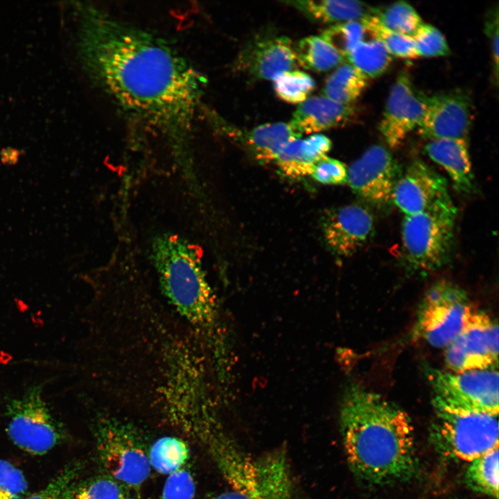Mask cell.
<instances>
[{
    "label": "cell",
    "mask_w": 499,
    "mask_h": 499,
    "mask_svg": "<svg viewBox=\"0 0 499 499\" xmlns=\"http://www.w3.org/2000/svg\"><path fill=\"white\" fill-rule=\"evenodd\" d=\"M412 38L419 57L446 56L450 53L444 36L430 24H423Z\"/></svg>",
    "instance_id": "32"
},
{
    "label": "cell",
    "mask_w": 499,
    "mask_h": 499,
    "mask_svg": "<svg viewBox=\"0 0 499 499\" xmlns=\"http://www.w3.org/2000/svg\"><path fill=\"white\" fill-rule=\"evenodd\" d=\"M427 97L416 89L410 76L401 73L387 98L379 130L390 148H396L421 125L426 110Z\"/></svg>",
    "instance_id": "12"
},
{
    "label": "cell",
    "mask_w": 499,
    "mask_h": 499,
    "mask_svg": "<svg viewBox=\"0 0 499 499\" xmlns=\"http://www.w3.org/2000/svg\"><path fill=\"white\" fill-rule=\"evenodd\" d=\"M386 28L413 37L424 24L414 8L405 1H396L377 8L375 15Z\"/></svg>",
    "instance_id": "27"
},
{
    "label": "cell",
    "mask_w": 499,
    "mask_h": 499,
    "mask_svg": "<svg viewBox=\"0 0 499 499\" xmlns=\"http://www.w3.org/2000/svg\"><path fill=\"white\" fill-rule=\"evenodd\" d=\"M457 208L449 194L420 213L405 216L401 247L405 262L412 272L428 273L449 261L453 250Z\"/></svg>",
    "instance_id": "4"
},
{
    "label": "cell",
    "mask_w": 499,
    "mask_h": 499,
    "mask_svg": "<svg viewBox=\"0 0 499 499\" xmlns=\"http://www.w3.org/2000/svg\"><path fill=\"white\" fill-rule=\"evenodd\" d=\"M312 21L323 24H340L362 21L374 16L376 8L353 0L287 1Z\"/></svg>",
    "instance_id": "19"
},
{
    "label": "cell",
    "mask_w": 499,
    "mask_h": 499,
    "mask_svg": "<svg viewBox=\"0 0 499 499\" xmlns=\"http://www.w3.org/2000/svg\"><path fill=\"white\" fill-rule=\"evenodd\" d=\"M355 107L326 97L314 96L301 103L293 114L290 126L300 135L324 131L349 121Z\"/></svg>",
    "instance_id": "17"
},
{
    "label": "cell",
    "mask_w": 499,
    "mask_h": 499,
    "mask_svg": "<svg viewBox=\"0 0 499 499\" xmlns=\"http://www.w3.org/2000/svg\"><path fill=\"white\" fill-rule=\"evenodd\" d=\"M367 78L350 64L338 67L326 81L323 92L326 97L344 105H351L362 94Z\"/></svg>",
    "instance_id": "21"
},
{
    "label": "cell",
    "mask_w": 499,
    "mask_h": 499,
    "mask_svg": "<svg viewBox=\"0 0 499 499\" xmlns=\"http://www.w3.org/2000/svg\"><path fill=\"white\" fill-rule=\"evenodd\" d=\"M424 150L432 161L446 171L457 191L461 193L471 192L474 177L465 139L432 140Z\"/></svg>",
    "instance_id": "18"
},
{
    "label": "cell",
    "mask_w": 499,
    "mask_h": 499,
    "mask_svg": "<svg viewBox=\"0 0 499 499\" xmlns=\"http://www.w3.org/2000/svg\"><path fill=\"white\" fill-rule=\"evenodd\" d=\"M362 21L367 32L374 38L380 40L391 55L405 59L419 58L412 37L385 28L376 16H371Z\"/></svg>",
    "instance_id": "28"
},
{
    "label": "cell",
    "mask_w": 499,
    "mask_h": 499,
    "mask_svg": "<svg viewBox=\"0 0 499 499\" xmlns=\"http://www.w3.org/2000/svg\"><path fill=\"white\" fill-rule=\"evenodd\" d=\"M78 11L79 55L90 76L127 112L181 146L200 102L199 73L154 35L90 6Z\"/></svg>",
    "instance_id": "1"
},
{
    "label": "cell",
    "mask_w": 499,
    "mask_h": 499,
    "mask_svg": "<svg viewBox=\"0 0 499 499\" xmlns=\"http://www.w3.org/2000/svg\"><path fill=\"white\" fill-rule=\"evenodd\" d=\"M127 495L125 487L107 475L74 480L60 499H122Z\"/></svg>",
    "instance_id": "26"
},
{
    "label": "cell",
    "mask_w": 499,
    "mask_h": 499,
    "mask_svg": "<svg viewBox=\"0 0 499 499\" xmlns=\"http://www.w3.org/2000/svg\"><path fill=\"white\" fill-rule=\"evenodd\" d=\"M474 310L464 290L441 281L423 297L417 313L414 339L435 348H446L458 335Z\"/></svg>",
    "instance_id": "7"
},
{
    "label": "cell",
    "mask_w": 499,
    "mask_h": 499,
    "mask_svg": "<svg viewBox=\"0 0 499 499\" xmlns=\"http://www.w3.org/2000/svg\"><path fill=\"white\" fill-rule=\"evenodd\" d=\"M349 64L367 78H376L388 69L392 56L378 39L360 42L347 56Z\"/></svg>",
    "instance_id": "24"
},
{
    "label": "cell",
    "mask_w": 499,
    "mask_h": 499,
    "mask_svg": "<svg viewBox=\"0 0 499 499\" xmlns=\"http://www.w3.org/2000/svg\"><path fill=\"white\" fill-rule=\"evenodd\" d=\"M471 123V100L462 91H453L427 97L426 113L418 130L423 138L431 141L466 139Z\"/></svg>",
    "instance_id": "13"
},
{
    "label": "cell",
    "mask_w": 499,
    "mask_h": 499,
    "mask_svg": "<svg viewBox=\"0 0 499 499\" xmlns=\"http://www.w3.org/2000/svg\"><path fill=\"white\" fill-rule=\"evenodd\" d=\"M398 162L380 145L370 146L347 170V182L362 200L376 209L392 203L394 188L401 175Z\"/></svg>",
    "instance_id": "11"
},
{
    "label": "cell",
    "mask_w": 499,
    "mask_h": 499,
    "mask_svg": "<svg viewBox=\"0 0 499 499\" xmlns=\"http://www.w3.org/2000/svg\"><path fill=\"white\" fill-rule=\"evenodd\" d=\"M449 371L496 368L498 362V325L488 313L473 310L466 324L445 348Z\"/></svg>",
    "instance_id": "10"
},
{
    "label": "cell",
    "mask_w": 499,
    "mask_h": 499,
    "mask_svg": "<svg viewBox=\"0 0 499 499\" xmlns=\"http://www.w3.org/2000/svg\"><path fill=\"white\" fill-rule=\"evenodd\" d=\"M150 256L168 302L201 341H211L217 309L202 268L201 250L177 234L164 233L152 240Z\"/></svg>",
    "instance_id": "3"
},
{
    "label": "cell",
    "mask_w": 499,
    "mask_h": 499,
    "mask_svg": "<svg viewBox=\"0 0 499 499\" xmlns=\"http://www.w3.org/2000/svg\"><path fill=\"white\" fill-rule=\"evenodd\" d=\"M300 137L290 124L273 123L250 130L247 134L246 141L258 160L268 162L274 161L288 143Z\"/></svg>",
    "instance_id": "20"
},
{
    "label": "cell",
    "mask_w": 499,
    "mask_h": 499,
    "mask_svg": "<svg viewBox=\"0 0 499 499\" xmlns=\"http://www.w3.org/2000/svg\"><path fill=\"white\" fill-rule=\"evenodd\" d=\"M434 408L498 415L496 368L461 372L427 369Z\"/></svg>",
    "instance_id": "8"
},
{
    "label": "cell",
    "mask_w": 499,
    "mask_h": 499,
    "mask_svg": "<svg viewBox=\"0 0 499 499\" xmlns=\"http://www.w3.org/2000/svg\"><path fill=\"white\" fill-rule=\"evenodd\" d=\"M96 447L107 475L125 487L137 488L148 478V451L137 431L115 418L102 417L95 428Z\"/></svg>",
    "instance_id": "6"
},
{
    "label": "cell",
    "mask_w": 499,
    "mask_h": 499,
    "mask_svg": "<svg viewBox=\"0 0 499 499\" xmlns=\"http://www.w3.org/2000/svg\"><path fill=\"white\" fill-rule=\"evenodd\" d=\"M447 194L445 178L422 160L416 159L398 180L392 203L405 216H410L423 211Z\"/></svg>",
    "instance_id": "14"
},
{
    "label": "cell",
    "mask_w": 499,
    "mask_h": 499,
    "mask_svg": "<svg viewBox=\"0 0 499 499\" xmlns=\"http://www.w3.org/2000/svg\"><path fill=\"white\" fill-rule=\"evenodd\" d=\"M434 408L430 438L444 456L471 462L498 446V415Z\"/></svg>",
    "instance_id": "5"
},
{
    "label": "cell",
    "mask_w": 499,
    "mask_h": 499,
    "mask_svg": "<svg viewBox=\"0 0 499 499\" xmlns=\"http://www.w3.org/2000/svg\"><path fill=\"white\" fill-rule=\"evenodd\" d=\"M340 426L349 466L360 479L387 484L415 473L411 420L380 394L358 384L349 385L340 404Z\"/></svg>",
    "instance_id": "2"
},
{
    "label": "cell",
    "mask_w": 499,
    "mask_h": 499,
    "mask_svg": "<svg viewBox=\"0 0 499 499\" xmlns=\"http://www.w3.org/2000/svg\"><path fill=\"white\" fill-rule=\"evenodd\" d=\"M274 161L284 175L292 178L310 175L317 162L300 138L288 143Z\"/></svg>",
    "instance_id": "29"
},
{
    "label": "cell",
    "mask_w": 499,
    "mask_h": 499,
    "mask_svg": "<svg viewBox=\"0 0 499 499\" xmlns=\"http://www.w3.org/2000/svg\"><path fill=\"white\" fill-rule=\"evenodd\" d=\"M273 81L277 96L292 104L304 102L315 86L310 76L298 70L282 73L274 78Z\"/></svg>",
    "instance_id": "30"
},
{
    "label": "cell",
    "mask_w": 499,
    "mask_h": 499,
    "mask_svg": "<svg viewBox=\"0 0 499 499\" xmlns=\"http://www.w3.org/2000/svg\"><path fill=\"white\" fill-rule=\"evenodd\" d=\"M210 499H254L249 493L240 490L234 489L229 491L223 492Z\"/></svg>",
    "instance_id": "38"
},
{
    "label": "cell",
    "mask_w": 499,
    "mask_h": 499,
    "mask_svg": "<svg viewBox=\"0 0 499 499\" xmlns=\"http://www.w3.org/2000/svg\"><path fill=\"white\" fill-rule=\"evenodd\" d=\"M295 49L298 64L310 70L329 71L344 60V57L321 37L303 38Z\"/></svg>",
    "instance_id": "23"
},
{
    "label": "cell",
    "mask_w": 499,
    "mask_h": 499,
    "mask_svg": "<svg viewBox=\"0 0 499 499\" xmlns=\"http://www.w3.org/2000/svg\"><path fill=\"white\" fill-rule=\"evenodd\" d=\"M7 433L21 450L33 455L48 453L63 437L62 428L42 396V385L35 384L6 405Z\"/></svg>",
    "instance_id": "9"
},
{
    "label": "cell",
    "mask_w": 499,
    "mask_h": 499,
    "mask_svg": "<svg viewBox=\"0 0 499 499\" xmlns=\"http://www.w3.org/2000/svg\"><path fill=\"white\" fill-rule=\"evenodd\" d=\"M317 182L326 184H342L347 182V169L340 161L324 157L318 161L310 175Z\"/></svg>",
    "instance_id": "36"
},
{
    "label": "cell",
    "mask_w": 499,
    "mask_h": 499,
    "mask_svg": "<svg viewBox=\"0 0 499 499\" xmlns=\"http://www.w3.org/2000/svg\"><path fill=\"white\" fill-rule=\"evenodd\" d=\"M122 499H141L140 498L134 496H131L129 494H127Z\"/></svg>",
    "instance_id": "39"
},
{
    "label": "cell",
    "mask_w": 499,
    "mask_h": 499,
    "mask_svg": "<svg viewBox=\"0 0 499 499\" xmlns=\"http://www.w3.org/2000/svg\"><path fill=\"white\" fill-rule=\"evenodd\" d=\"M195 482L191 471L184 466L168 475L161 499H193Z\"/></svg>",
    "instance_id": "34"
},
{
    "label": "cell",
    "mask_w": 499,
    "mask_h": 499,
    "mask_svg": "<svg viewBox=\"0 0 499 499\" xmlns=\"http://www.w3.org/2000/svg\"><path fill=\"white\" fill-rule=\"evenodd\" d=\"M78 472V466H67L44 488L22 499H60L66 488L76 479Z\"/></svg>",
    "instance_id": "35"
},
{
    "label": "cell",
    "mask_w": 499,
    "mask_h": 499,
    "mask_svg": "<svg viewBox=\"0 0 499 499\" xmlns=\"http://www.w3.org/2000/svg\"><path fill=\"white\" fill-rule=\"evenodd\" d=\"M27 487L21 471L10 462L0 459V499H22Z\"/></svg>",
    "instance_id": "33"
},
{
    "label": "cell",
    "mask_w": 499,
    "mask_h": 499,
    "mask_svg": "<svg viewBox=\"0 0 499 499\" xmlns=\"http://www.w3.org/2000/svg\"><path fill=\"white\" fill-rule=\"evenodd\" d=\"M466 482L475 491L498 498V446L471 462Z\"/></svg>",
    "instance_id": "25"
},
{
    "label": "cell",
    "mask_w": 499,
    "mask_h": 499,
    "mask_svg": "<svg viewBox=\"0 0 499 499\" xmlns=\"http://www.w3.org/2000/svg\"><path fill=\"white\" fill-rule=\"evenodd\" d=\"M237 63L240 70L253 78L265 80H273L298 64L291 42L282 36L255 39L242 51Z\"/></svg>",
    "instance_id": "15"
},
{
    "label": "cell",
    "mask_w": 499,
    "mask_h": 499,
    "mask_svg": "<svg viewBox=\"0 0 499 499\" xmlns=\"http://www.w3.org/2000/svg\"><path fill=\"white\" fill-rule=\"evenodd\" d=\"M485 33L487 35L492 53L493 62V73L498 80V7L489 13L484 25Z\"/></svg>",
    "instance_id": "37"
},
{
    "label": "cell",
    "mask_w": 499,
    "mask_h": 499,
    "mask_svg": "<svg viewBox=\"0 0 499 499\" xmlns=\"http://www.w3.org/2000/svg\"><path fill=\"white\" fill-rule=\"evenodd\" d=\"M189 457L188 445L181 439L165 436L157 439L148 450L151 469L170 475L184 467Z\"/></svg>",
    "instance_id": "22"
},
{
    "label": "cell",
    "mask_w": 499,
    "mask_h": 499,
    "mask_svg": "<svg viewBox=\"0 0 499 499\" xmlns=\"http://www.w3.org/2000/svg\"><path fill=\"white\" fill-rule=\"evenodd\" d=\"M367 33L362 21H351L330 26L320 37L344 58L364 40Z\"/></svg>",
    "instance_id": "31"
},
{
    "label": "cell",
    "mask_w": 499,
    "mask_h": 499,
    "mask_svg": "<svg viewBox=\"0 0 499 499\" xmlns=\"http://www.w3.org/2000/svg\"><path fill=\"white\" fill-rule=\"evenodd\" d=\"M374 222L369 210L359 204H349L335 210L324 225L328 246L339 256L354 254L371 236Z\"/></svg>",
    "instance_id": "16"
}]
</instances>
